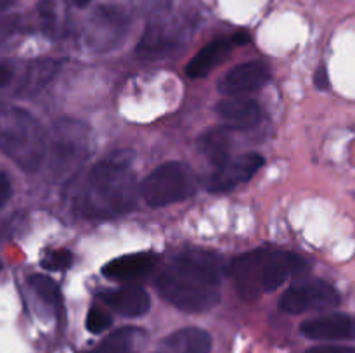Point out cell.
Masks as SVG:
<instances>
[{
    "label": "cell",
    "mask_w": 355,
    "mask_h": 353,
    "mask_svg": "<svg viewBox=\"0 0 355 353\" xmlns=\"http://www.w3.org/2000/svg\"><path fill=\"white\" fill-rule=\"evenodd\" d=\"M211 336L200 327H184L159 343V353H210Z\"/></svg>",
    "instance_id": "cell-18"
},
{
    "label": "cell",
    "mask_w": 355,
    "mask_h": 353,
    "mask_svg": "<svg viewBox=\"0 0 355 353\" xmlns=\"http://www.w3.org/2000/svg\"><path fill=\"white\" fill-rule=\"evenodd\" d=\"M269 78L270 71L263 62H243V64L236 66V68H232L231 71L222 76L217 89L222 96L239 97L243 93H250L262 89L269 82Z\"/></svg>",
    "instance_id": "cell-12"
},
{
    "label": "cell",
    "mask_w": 355,
    "mask_h": 353,
    "mask_svg": "<svg viewBox=\"0 0 355 353\" xmlns=\"http://www.w3.org/2000/svg\"><path fill=\"white\" fill-rule=\"evenodd\" d=\"M159 296L187 314L220 303V262L214 253L191 249L177 255L156 279Z\"/></svg>",
    "instance_id": "cell-1"
},
{
    "label": "cell",
    "mask_w": 355,
    "mask_h": 353,
    "mask_svg": "<svg viewBox=\"0 0 355 353\" xmlns=\"http://www.w3.org/2000/svg\"><path fill=\"white\" fill-rule=\"evenodd\" d=\"M158 263V256L151 251L130 253V255L118 256L103 266V275L110 280H121V282H132V280L142 279L148 275Z\"/></svg>",
    "instance_id": "cell-15"
},
{
    "label": "cell",
    "mask_w": 355,
    "mask_h": 353,
    "mask_svg": "<svg viewBox=\"0 0 355 353\" xmlns=\"http://www.w3.org/2000/svg\"><path fill=\"white\" fill-rule=\"evenodd\" d=\"M307 353H355V348L354 346L342 345H319L307 350Z\"/></svg>",
    "instance_id": "cell-28"
},
{
    "label": "cell",
    "mask_w": 355,
    "mask_h": 353,
    "mask_svg": "<svg viewBox=\"0 0 355 353\" xmlns=\"http://www.w3.org/2000/svg\"><path fill=\"white\" fill-rule=\"evenodd\" d=\"M304 266L305 260L295 253L267 249L266 263H263V293L276 291Z\"/></svg>",
    "instance_id": "cell-16"
},
{
    "label": "cell",
    "mask_w": 355,
    "mask_h": 353,
    "mask_svg": "<svg viewBox=\"0 0 355 353\" xmlns=\"http://www.w3.org/2000/svg\"><path fill=\"white\" fill-rule=\"evenodd\" d=\"M263 166V158L255 152L250 154L229 158L220 166L214 170L208 179V190L210 192H229L241 183L252 180V176Z\"/></svg>",
    "instance_id": "cell-10"
},
{
    "label": "cell",
    "mask_w": 355,
    "mask_h": 353,
    "mask_svg": "<svg viewBox=\"0 0 355 353\" xmlns=\"http://www.w3.org/2000/svg\"><path fill=\"white\" fill-rule=\"evenodd\" d=\"M340 303V294L329 282L321 279L305 280L291 286L279 298V308L286 314H305L312 310H324Z\"/></svg>",
    "instance_id": "cell-8"
},
{
    "label": "cell",
    "mask_w": 355,
    "mask_h": 353,
    "mask_svg": "<svg viewBox=\"0 0 355 353\" xmlns=\"http://www.w3.org/2000/svg\"><path fill=\"white\" fill-rule=\"evenodd\" d=\"M97 298L123 317H142L151 308L149 294L137 284H125L116 289L103 291Z\"/></svg>",
    "instance_id": "cell-14"
},
{
    "label": "cell",
    "mask_w": 355,
    "mask_h": 353,
    "mask_svg": "<svg viewBox=\"0 0 355 353\" xmlns=\"http://www.w3.org/2000/svg\"><path fill=\"white\" fill-rule=\"evenodd\" d=\"M132 9L148 21L163 19L172 9V0H132Z\"/></svg>",
    "instance_id": "cell-23"
},
{
    "label": "cell",
    "mask_w": 355,
    "mask_h": 353,
    "mask_svg": "<svg viewBox=\"0 0 355 353\" xmlns=\"http://www.w3.org/2000/svg\"><path fill=\"white\" fill-rule=\"evenodd\" d=\"M111 322H113V318H111L110 314H106V311L101 310V308L94 307L90 308L89 314H87L85 325L92 334H99V332L106 331V329L110 327Z\"/></svg>",
    "instance_id": "cell-26"
},
{
    "label": "cell",
    "mask_w": 355,
    "mask_h": 353,
    "mask_svg": "<svg viewBox=\"0 0 355 353\" xmlns=\"http://www.w3.org/2000/svg\"><path fill=\"white\" fill-rule=\"evenodd\" d=\"M12 3H14V0H0V12H2V10H6V9H9Z\"/></svg>",
    "instance_id": "cell-31"
},
{
    "label": "cell",
    "mask_w": 355,
    "mask_h": 353,
    "mask_svg": "<svg viewBox=\"0 0 355 353\" xmlns=\"http://www.w3.org/2000/svg\"><path fill=\"white\" fill-rule=\"evenodd\" d=\"M189 26L179 21H151L142 33L135 55L141 59H159L179 51L180 45L189 37Z\"/></svg>",
    "instance_id": "cell-9"
},
{
    "label": "cell",
    "mask_w": 355,
    "mask_h": 353,
    "mask_svg": "<svg viewBox=\"0 0 355 353\" xmlns=\"http://www.w3.org/2000/svg\"><path fill=\"white\" fill-rule=\"evenodd\" d=\"M61 62L54 59L38 61H0V106L9 99L40 92L58 73Z\"/></svg>",
    "instance_id": "cell-5"
},
{
    "label": "cell",
    "mask_w": 355,
    "mask_h": 353,
    "mask_svg": "<svg viewBox=\"0 0 355 353\" xmlns=\"http://www.w3.org/2000/svg\"><path fill=\"white\" fill-rule=\"evenodd\" d=\"M139 196L141 185L137 187L130 166L104 159L89 170L76 190L73 206L87 218H116L134 210Z\"/></svg>",
    "instance_id": "cell-2"
},
{
    "label": "cell",
    "mask_w": 355,
    "mask_h": 353,
    "mask_svg": "<svg viewBox=\"0 0 355 353\" xmlns=\"http://www.w3.org/2000/svg\"><path fill=\"white\" fill-rule=\"evenodd\" d=\"M30 287L33 289V293L44 301L45 305H49L51 308H58L61 303V293H59V287L51 277L42 275V273H35L28 279Z\"/></svg>",
    "instance_id": "cell-22"
},
{
    "label": "cell",
    "mask_w": 355,
    "mask_h": 353,
    "mask_svg": "<svg viewBox=\"0 0 355 353\" xmlns=\"http://www.w3.org/2000/svg\"><path fill=\"white\" fill-rule=\"evenodd\" d=\"M234 44V37H232V40H215L211 42V44L205 45V47L191 59L189 64H187V76L198 80L210 75V73L227 57L229 52H231V47Z\"/></svg>",
    "instance_id": "cell-19"
},
{
    "label": "cell",
    "mask_w": 355,
    "mask_h": 353,
    "mask_svg": "<svg viewBox=\"0 0 355 353\" xmlns=\"http://www.w3.org/2000/svg\"><path fill=\"white\" fill-rule=\"evenodd\" d=\"M47 152L52 156V168L58 173L71 172L89 154V130L78 121L62 120L52 132Z\"/></svg>",
    "instance_id": "cell-6"
},
{
    "label": "cell",
    "mask_w": 355,
    "mask_h": 353,
    "mask_svg": "<svg viewBox=\"0 0 355 353\" xmlns=\"http://www.w3.org/2000/svg\"><path fill=\"white\" fill-rule=\"evenodd\" d=\"M0 270H2V260H0Z\"/></svg>",
    "instance_id": "cell-33"
},
{
    "label": "cell",
    "mask_w": 355,
    "mask_h": 353,
    "mask_svg": "<svg viewBox=\"0 0 355 353\" xmlns=\"http://www.w3.org/2000/svg\"><path fill=\"white\" fill-rule=\"evenodd\" d=\"M73 263V255L68 249H54L49 251L42 260V266L49 272H62L68 270Z\"/></svg>",
    "instance_id": "cell-24"
},
{
    "label": "cell",
    "mask_w": 355,
    "mask_h": 353,
    "mask_svg": "<svg viewBox=\"0 0 355 353\" xmlns=\"http://www.w3.org/2000/svg\"><path fill=\"white\" fill-rule=\"evenodd\" d=\"M267 248L253 249L238 256L232 263L236 289L245 301H253L263 294V263Z\"/></svg>",
    "instance_id": "cell-11"
},
{
    "label": "cell",
    "mask_w": 355,
    "mask_h": 353,
    "mask_svg": "<svg viewBox=\"0 0 355 353\" xmlns=\"http://www.w3.org/2000/svg\"><path fill=\"white\" fill-rule=\"evenodd\" d=\"M10 196H12V185H10L9 176L0 172V206H3L10 199Z\"/></svg>",
    "instance_id": "cell-29"
},
{
    "label": "cell",
    "mask_w": 355,
    "mask_h": 353,
    "mask_svg": "<svg viewBox=\"0 0 355 353\" xmlns=\"http://www.w3.org/2000/svg\"><path fill=\"white\" fill-rule=\"evenodd\" d=\"M90 2H92V0H73V3H75L76 7H87Z\"/></svg>",
    "instance_id": "cell-32"
},
{
    "label": "cell",
    "mask_w": 355,
    "mask_h": 353,
    "mask_svg": "<svg viewBox=\"0 0 355 353\" xmlns=\"http://www.w3.org/2000/svg\"><path fill=\"white\" fill-rule=\"evenodd\" d=\"M314 82H315V87L321 90H326L329 87V82H328V69H326L324 64H321L318 68V71H315V76H314Z\"/></svg>",
    "instance_id": "cell-30"
},
{
    "label": "cell",
    "mask_w": 355,
    "mask_h": 353,
    "mask_svg": "<svg viewBox=\"0 0 355 353\" xmlns=\"http://www.w3.org/2000/svg\"><path fill=\"white\" fill-rule=\"evenodd\" d=\"M49 138L40 121L16 106H0V151L24 172H37L47 156Z\"/></svg>",
    "instance_id": "cell-3"
},
{
    "label": "cell",
    "mask_w": 355,
    "mask_h": 353,
    "mask_svg": "<svg viewBox=\"0 0 355 353\" xmlns=\"http://www.w3.org/2000/svg\"><path fill=\"white\" fill-rule=\"evenodd\" d=\"M196 192V175L180 161H166L153 170L141 183V197L151 208L170 206Z\"/></svg>",
    "instance_id": "cell-4"
},
{
    "label": "cell",
    "mask_w": 355,
    "mask_h": 353,
    "mask_svg": "<svg viewBox=\"0 0 355 353\" xmlns=\"http://www.w3.org/2000/svg\"><path fill=\"white\" fill-rule=\"evenodd\" d=\"M38 16H40V23L47 33L55 35L59 31V14L55 9L54 0H42L38 3Z\"/></svg>",
    "instance_id": "cell-25"
},
{
    "label": "cell",
    "mask_w": 355,
    "mask_h": 353,
    "mask_svg": "<svg viewBox=\"0 0 355 353\" xmlns=\"http://www.w3.org/2000/svg\"><path fill=\"white\" fill-rule=\"evenodd\" d=\"M229 147H231V138L225 128H211L205 132L198 141V149L214 165V168L227 161Z\"/></svg>",
    "instance_id": "cell-20"
},
{
    "label": "cell",
    "mask_w": 355,
    "mask_h": 353,
    "mask_svg": "<svg viewBox=\"0 0 355 353\" xmlns=\"http://www.w3.org/2000/svg\"><path fill=\"white\" fill-rule=\"evenodd\" d=\"M137 334L139 331L132 327L120 329V331L107 336L101 345H97L96 348H92L87 353H132Z\"/></svg>",
    "instance_id": "cell-21"
},
{
    "label": "cell",
    "mask_w": 355,
    "mask_h": 353,
    "mask_svg": "<svg viewBox=\"0 0 355 353\" xmlns=\"http://www.w3.org/2000/svg\"><path fill=\"white\" fill-rule=\"evenodd\" d=\"M127 31V12L118 6H103L90 16L83 38L89 48L106 52L116 48L125 40Z\"/></svg>",
    "instance_id": "cell-7"
},
{
    "label": "cell",
    "mask_w": 355,
    "mask_h": 353,
    "mask_svg": "<svg viewBox=\"0 0 355 353\" xmlns=\"http://www.w3.org/2000/svg\"><path fill=\"white\" fill-rule=\"evenodd\" d=\"M217 113L225 123L236 130H248L257 127L262 118L259 102L243 97H229L217 104Z\"/></svg>",
    "instance_id": "cell-17"
},
{
    "label": "cell",
    "mask_w": 355,
    "mask_h": 353,
    "mask_svg": "<svg viewBox=\"0 0 355 353\" xmlns=\"http://www.w3.org/2000/svg\"><path fill=\"white\" fill-rule=\"evenodd\" d=\"M302 334L314 341H352L355 339V317L345 314L309 318L302 324Z\"/></svg>",
    "instance_id": "cell-13"
},
{
    "label": "cell",
    "mask_w": 355,
    "mask_h": 353,
    "mask_svg": "<svg viewBox=\"0 0 355 353\" xmlns=\"http://www.w3.org/2000/svg\"><path fill=\"white\" fill-rule=\"evenodd\" d=\"M21 31V19L17 16L0 17V47Z\"/></svg>",
    "instance_id": "cell-27"
}]
</instances>
